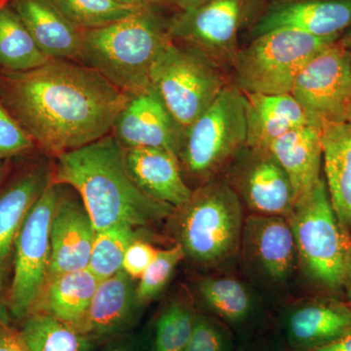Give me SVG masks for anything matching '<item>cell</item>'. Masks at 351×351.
<instances>
[{
	"label": "cell",
	"instance_id": "1",
	"mask_svg": "<svg viewBox=\"0 0 351 351\" xmlns=\"http://www.w3.org/2000/svg\"><path fill=\"white\" fill-rule=\"evenodd\" d=\"M129 99L77 62L52 60L29 71L0 69V101L50 158L112 134Z\"/></svg>",
	"mask_w": 351,
	"mask_h": 351
},
{
	"label": "cell",
	"instance_id": "2",
	"mask_svg": "<svg viewBox=\"0 0 351 351\" xmlns=\"http://www.w3.org/2000/svg\"><path fill=\"white\" fill-rule=\"evenodd\" d=\"M52 182L75 189L96 232L117 225L147 228L176 211L138 188L127 169L123 147L112 134L56 157Z\"/></svg>",
	"mask_w": 351,
	"mask_h": 351
},
{
	"label": "cell",
	"instance_id": "3",
	"mask_svg": "<svg viewBox=\"0 0 351 351\" xmlns=\"http://www.w3.org/2000/svg\"><path fill=\"white\" fill-rule=\"evenodd\" d=\"M172 40L168 25L145 5L125 19L83 32L78 63L130 95L151 86V69Z\"/></svg>",
	"mask_w": 351,
	"mask_h": 351
},
{
	"label": "cell",
	"instance_id": "4",
	"mask_svg": "<svg viewBox=\"0 0 351 351\" xmlns=\"http://www.w3.org/2000/svg\"><path fill=\"white\" fill-rule=\"evenodd\" d=\"M173 217L184 258L198 267L219 269L241 250L242 201L226 180L216 178L196 188Z\"/></svg>",
	"mask_w": 351,
	"mask_h": 351
},
{
	"label": "cell",
	"instance_id": "5",
	"mask_svg": "<svg viewBox=\"0 0 351 351\" xmlns=\"http://www.w3.org/2000/svg\"><path fill=\"white\" fill-rule=\"evenodd\" d=\"M287 219L304 276L329 292L343 289L351 237L335 213L324 176L311 191L295 200Z\"/></svg>",
	"mask_w": 351,
	"mask_h": 351
},
{
	"label": "cell",
	"instance_id": "6",
	"mask_svg": "<svg viewBox=\"0 0 351 351\" xmlns=\"http://www.w3.org/2000/svg\"><path fill=\"white\" fill-rule=\"evenodd\" d=\"M247 106L244 92L228 83L212 105L184 131L178 154L184 180L189 178L198 188L216 179L246 147Z\"/></svg>",
	"mask_w": 351,
	"mask_h": 351
},
{
	"label": "cell",
	"instance_id": "7",
	"mask_svg": "<svg viewBox=\"0 0 351 351\" xmlns=\"http://www.w3.org/2000/svg\"><path fill=\"white\" fill-rule=\"evenodd\" d=\"M339 39L292 29L265 32L237 53L235 85L245 94H290L302 69Z\"/></svg>",
	"mask_w": 351,
	"mask_h": 351
},
{
	"label": "cell",
	"instance_id": "8",
	"mask_svg": "<svg viewBox=\"0 0 351 351\" xmlns=\"http://www.w3.org/2000/svg\"><path fill=\"white\" fill-rule=\"evenodd\" d=\"M149 78L173 119L184 131L228 84L223 68L173 40L157 57Z\"/></svg>",
	"mask_w": 351,
	"mask_h": 351
},
{
	"label": "cell",
	"instance_id": "9",
	"mask_svg": "<svg viewBox=\"0 0 351 351\" xmlns=\"http://www.w3.org/2000/svg\"><path fill=\"white\" fill-rule=\"evenodd\" d=\"M57 197V184L51 181L25 217L16 240L12 280L5 295L7 313L16 326L32 313L47 282Z\"/></svg>",
	"mask_w": 351,
	"mask_h": 351
},
{
	"label": "cell",
	"instance_id": "10",
	"mask_svg": "<svg viewBox=\"0 0 351 351\" xmlns=\"http://www.w3.org/2000/svg\"><path fill=\"white\" fill-rule=\"evenodd\" d=\"M290 94L313 125L351 122V55L341 38L302 69Z\"/></svg>",
	"mask_w": 351,
	"mask_h": 351
},
{
	"label": "cell",
	"instance_id": "11",
	"mask_svg": "<svg viewBox=\"0 0 351 351\" xmlns=\"http://www.w3.org/2000/svg\"><path fill=\"white\" fill-rule=\"evenodd\" d=\"M255 0H208L202 5L181 11L168 24L174 43L191 48L221 68L232 66L242 25Z\"/></svg>",
	"mask_w": 351,
	"mask_h": 351
},
{
	"label": "cell",
	"instance_id": "12",
	"mask_svg": "<svg viewBox=\"0 0 351 351\" xmlns=\"http://www.w3.org/2000/svg\"><path fill=\"white\" fill-rule=\"evenodd\" d=\"M230 182L252 214L288 218L295 205L290 178L269 149L245 147L230 164Z\"/></svg>",
	"mask_w": 351,
	"mask_h": 351
},
{
	"label": "cell",
	"instance_id": "13",
	"mask_svg": "<svg viewBox=\"0 0 351 351\" xmlns=\"http://www.w3.org/2000/svg\"><path fill=\"white\" fill-rule=\"evenodd\" d=\"M53 161L32 159L11 173L0 189V295L5 298L13 270L16 240L29 210L52 181Z\"/></svg>",
	"mask_w": 351,
	"mask_h": 351
},
{
	"label": "cell",
	"instance_id": "14",
	"mask_svg": "<svg viewBox=\"0 0 351 351\" xmlns=\"http://www.w3.org/2000/svg\"><path fill=\"white\" fill-rule=\"evenodd\" d=\"M56 184L58 197L51 223V258L46 284L64 274L88 269L97 233L75 189Z\"/></svg>",
	"mask_w": 351,
	"mask_h": 351
},
{
	"label": "cell",
	"instance_id": "15",
	"mask_svg": "<svg viewBox=\"0 0 351 351\" xmlns=\"http://www.w3.org/2000/svg\"><path fill=\"white\" fill-rule=\"evenodd\" d=\"M112 135L124 149L157 147L178 156L184 130L173 119L154 87L132 95L113 123Z\"/></svg>",
	"mask_w": 351,
	"mask_h": 351
},
{
	"label": "cell",
	"instance_id": "16",
	"mask_svg": "<svg viewBox=\"0 0 351 351\" xmlns=\"http://www.w3.org/2000/svg\"><path fill=\"white\" fill-rule=\"evenodd\" d=\"M286 351H311L351 332V307L334 298H313L295 302L279 324Z\"/></svg>",
	"mask_w": 351,
	"mask_h": 351
},
{
	"label": "cell",
	"instance_id": "17",
	"mask_svg": "<svg viewBox=\"0 0 351 351\" xmlns=\"http://www.w3.org/2000/svg\"><path fill=\"white\" fill-rule=\"evenodd\" d=\"M351 27V0H276L252 29L253 38L278 29H292L318 38H341Z\"/></svg>",
	"mask_w": 351,
	"mask_h": 351
},
{
	"label": "cell",
	"instance_id": "18",
	"mask_svg": "<svg viewBox=\"0 0 351 351\" xmlns=\"http://www.w3.org/2000/svg\"><path fill=\"white\" fill-rule=\"evenodd\" d=\"M241 250L267 280L282 283L294 272L297 247L287 218L251 214L244 221Z\"/></svg>",
	"mask_w": 351,
	"mask_h": 351
},
{
	"label": "cell",
	"instance_id": "19",
	"mask_svg": "<svg viewBox=\"0 0 351 351\" xmlns=\"http://www.w3.org/2000/svg\"><path fill=\"white\" fill-rule=\"evenodd\" d=\"M123 270L99 282L83 334L97 341L138 329L143 307L136 298L135 282Z\"/></svg>",
	"mask_w": 351,
	"mask_h": 351
},
{
	"label": "cell",
	"instance_id": "20",
	"mask_svg": "<svg viewBox=\"0 0 351 351\" xmlns=\"http://www.w3.org/2000/svg\"><path fill=\"white\" fill-rule=\"evenodd\" d=\"M124 159L132 179L149 197L176 210L191 199L193 189L184 180L179 158L173 152L132 147L124 149Z\"/></svg>",
	"mask_w": 351,
	"mask_h": 351
},
{
	"label": "cell",
	"instance_id": "21",
	"mask_svg": "<svg viewBox=\"0 0 351 351\" xmlns=\"http://www.w3.org/2000/svg\"><path fill=\"white\" fill-rule=\"evenodd\" d=\"M10 6L46 56L78 63L83 32L71 24L50 0H12Z\"/></svg>",
	"mask_w": 351,
	"mask_h": 351
},
{
	"label": "cell",
	"instance_id": "22",
	"mask_svg": "<svg viewBox=\"0 0 351 351\" xmlns=\"http://www.w3.org/2000/svg\"><path fill=\"white\" fill-rule=\"evenodd\" d=\"M321 135L320 127H300L277 138L267 149L290 178L295 200L311 191L323 177Z\"/></svg>",
	"mask_w": 351,
	"mask_h": 351
},
{
	"label": "cell",
	"instance_id": "23",
	"mask_svg": "<svg viewBox=\"0 0 351 351\" xmlns=\"http://www.w3.org/2000/svg\"><path fill=\"white\" fill-rule=\"evenodd\" d=\"M247 106V147L267 149L288 132L313 125L291 94H245Z\"/></svg>",
	"mask_w": 351,
	"mask_h": 351
},
{
	"label": "cell",
	"instance_id": "24",
	"mask_svg": "<svg viewBox=\"0 0 351 351\" xmlns=\"http://www.w3.org/2000/svg\"><path fill=\"white\" fill-rule=\"evenodd\" d=\"M323 171L335 213L351 237V122L321 127Z\"/></svg>",
	"mask_w": 351,
	"mask_h": 351
},
{
	"label": "cell",
	"instance_id": "25",
	"mask_svg": "<svg viewBox=\"0 0 351 351\" xmlns=\"http://www.w3.org/2000/svg\"><path fill=\"white\" fill-rule=\"evenodd\" d=\"M99 282L88 269L64 274L46 284L32 313L49 314L83 334Z\"/></svg>",
	"mask_w": 351,
	"mask_h": 351
},
{
	"label": "cell",
	"instance_id": "26",
	"mask_svg": "<svg viewBox=\"0 0 351 351\" xmlns=\"http://www.w3.org/2000/svg\"><path fill=\"white\" fill-rule=\"evenodd\" d=\"M197 294L210 315L226 326L239 327L250 318L253 302L243 283L228 276L202 277Z\"/></svg>",
	"mask_w": 351,
	"mask_h": 351
},
{
	"label": "cell",
	"instance_id": "27",
	"mask_svg": "<svg viewBox=\"0 0 351 351\" xmlns=\"http://www.w3.org/2000/svg\"><path fill=\"white\" fill-rule=\"evenodd\" d=\"M29 351H97L99 343L47 313H32L18 325Z\"/></svg>",
	"mask_w": 351,
	"mask_h": 351
},
{
	"label": "cell",
	"instance_id": "28",
	"mask_svg": "<svg viewBox=\"0 0 351 351\" xmlns=\"http://www.w3.org/2000/svg\"><path fill=\"white\" fill-rule=\"evenodd\" d=\"M52 61L39 49L12 7L0 9V69L25 71Z\"/></svg>",
	"mask_w": 351,
	"mask_h": 351
},
{
	"label": "cell",
	"instance_id": "29",
	"mask_svg": "<svg viewBox=\"0 0 351 351\" xmlns=\"http://www.w3.org/2000/svg\"><path fill=\"white\" fill-rule=\"evenodd\" d=\"M197 313L193 302L186 297L166 302L149 328L152 351H184L193 334Z\"/></svg>",
	"mask_w": 351,
	"mask_h": 351
},
{
	"label": "cell",
	"instance_id": "30",
	"mask_svg": "<svg viewBox=\"0 0 351 351\" xmlns=\"http://www.w3.org/2000/svg\"><path fill=\"white\" fill-rule=\"evenodd\" d=\"M138 237V228L128 225L113 226L97 232L88 269L99 281L119 274L127 249Z\"/></svg>",
	"mask_w": 351,
	"mask_h": 351
},
{
	"label": "cell",
	"instance_id": "31",
	"mask_svg": "<svg viewBox=\"0 0 351 351\" xmlns=\"http://www.w3.org/2000/svg\"><path fill=\"white\" fill-rule=\"evenodd\" d=\"M80 31L100 29L138 12L143 7L125 5L115 0H50Z\"/></svg>",
	"mask_w": 351,
	"mask_h": 351
},
{
	"label": "cell",
	"instance_id": "32",
	"mask_svg": "<svg viewBox=\"0 0 351 351\" xmlns=\"http://www.w3.org/2000/svg\"><path fill=\"white\" fill-rule=\"evenodd\" d=\"M184 258V250L179 243L168 249L157 250L156 258L138 279L136 287V298L140 306L144 308L162 293L176 267Z\"/></svg>",
	"mask_w": 351,
	"mask_h": 351
},
{
	"label": "cell",
	"instance_id": "33",
	"mask_svg": "<svg viewBox=\"0 0 351 351\" xmlns=\"http://www.w3.org/2000/svg\"><path fill=\"white\" fill-rule=\"evenodd\" d=\"M184 351H234L232 332L218 318L197 313L193 334Z\"/></svg>",
	"mask_w": 351,
	"mask_h": 351
},
{
	"label": "cell",
	"instance_id": "34",
	"mask_svg": "<svg viewBox=\"0 0 351 351\" xmlns=\"http://www.w3.org/2000/svg\"><path fill=\"white\" fill-rule=\"evenodd\" d=\"M36 147L32 138L0 101V159L31 156Z\"/></svg>",
	"mask_w": 351,
	"mask_h": 351
},
{
	"label": "cell",
	"instance_id": "35",
	"mask_svg": "<svg viewBox=\"0 0 351 351\" xmlns=\"http://www.w3.org/2000/svg\"><path fill=\"white\" fill-rule=\"evenodd\" d=\"M156 254L157 249L149 242L138 237L127 249L122 270L133 280H138L154 260Z\"/></svg>",
	"mask_w": 351,
	"mask_h": 351
},
{
	"label": "cell",
	"instance_id": "36",
	"mask_svg": "<svg viewBox=\"0 0 351 351\" xmlns=\"http://www.w3.org/2000/svg\"><path fill=\"white\" fill-rule=\"evenodd\" d=\"M97 351H152L149 328L125 332L99 341Z\"/></svg>",
	"mask_w": 351,
	"mask_h": 351
},
{
	"label": "cell",
	"instance_id": "37",
	"mask_svg": "<svg viewBox=\"0 0 351 351\" xmlns=\"http://www.w3.org/2000/svg\"><path fill=\"white\" fill-rule=\"evenodd\" d=\"M0 351H29L19 328L14 324L8 314L0 317Z\"/></svg>",
	"mask_w": 351,
	"mask_h": 351
},
{
	"label": "cell",
	"instance_id": "38",
	"mask_svg": "<svg viewBox=\"0 0 351 351\" xmlns=\"http://www.w3.org/2000/svg\"><path fill=\"white\" fill-rule=\"evenodd\" d=\"M311 351H351V332L330 345Z\"/></svg>",
	"mask_w": 351,
	"mask_h": 351
},
{
	"label": "cell",
	"instance_id": "39",
	"mask_svg": "<svg viewBox=\"0 0 351 351\" xmlns=\"http://www.w3.org/2000/svg\"><path fill=\"white\" fill-rule=\"evenodd\" d=\"M13 172L12 160H2L0 159V189L5 184L9 176Z\"/></svg>",
	"mask_w": 351,
	"mask_h": 351
},
{
	"label": "cell",
	"instance_id": "40",
	"mask_svg": "<svg viewBox=\"0 0 351 351\" xmlns=\"http://www.w3.org/2000/svg\"><path fill=\"white\" fill-rule=\"evenodd\" d=\"M170 1L179 7L181 11H188L202 5L208 0H170Z\"/></svg>",
	"mask_w": 351,
	"mask_h": 351
},
{
	"label": "cell",
	"instance_id": "41",
	"mask_svg": "<svg viewBox=\"0 0 351 351\" xmlns=\"http://www.w3.org/2000/svg\"><path fill=\"white\" fill-rule=\"evenodd\" d=\"M346 294V300L348 304L351 307V247L350 253V260H348V269H346V276L345 280V285H343Z\"/></svg>",
	"mask_w": 351,
	"mask_h": 351
},
{
	"label": "cell",
	"instance_id": "42",
	"mask_svg": "<svg viewBox=\"0 0 351 351\" xmlns=\"http://www.w3.org/2000/svg\"><path fill=\"white\" fill-rule=\"evenodd\" d=\"M115 1L119 2L121 4H125V5L135 6V7H143L145 5H149L145 0H115Z\"/></svg>",
	"mask_w": 351,
	"mask_h": 351
},
{
	"label": "cell",
	"instance_id": "43",
	"mask_svg": "<svg viewBox=\"0 0 351 351\" xmlns=\"http://www.w3.org/2000/svg\"><path fill=\"white\" fill-rule=\"evenodd\" d=\"M341 43H343V45L346 46V49L348 50V52L350 53L351 55V32H348V34L343 38H341Z\"/></svg>",
	"mask_w": 351,
	"mask_h": 351
},
{
	"label": "cell",
	"instance_id": "44",
	"mask_svg": "<svg viewBox=\"0 0 351 351\" xmlns=\"http://www.w3.org/2000/svg\"><path fill=\"white\" fill-rule=\"evenodd\" d=\"M8 314L7 313L6 306H5V298L3 295H0V317L3 315H6Z\"/></svg>",
	"mask_w": 351,
	"mask_h": 351
},
{
	"label": "cell",
	"instance_id": "45",
	"mask_svg": "<svg viewBox=\"0 0 351 351\" xmlns=\"http://www.w3.org/2000/svg\"><path fill=\"white\" fill-rule=\"evenodd\" d=\"M145 1H147V4H149V5H151V4L156 5V4H163L166 3V2H171L170 0H145Z\"/></svg>",
	"mask_w": 351,
	"mask_h": 351
},
{
	"label": "cell",
	"instance_id": "46",
	"mask_svg": "<svg viewBox=\"0 0 351 351\" xmlns=\"http://www.w3.org/2000/svg\"><path fill=\"white\" fill-rule=\"evenodd\" d=\"M9 0H0V9L2 8V7L5 6L7 4V2H8Z\"/></svg>",
	"mask_w": 351,
	"mask_h": 351
},
{
	"label": "cell",
	"instance_id": "47",
	"mask_svg": "<svg viewBox=\"0 0 351 351\" xmlns=\"http://www.w3.org/2000/svg\"><path fill=\"white\" fill-rule=\"evenodd\" d=\"M256 351H267V350H256Z\"/></svg>",
	"mask_w": 351,
	"mask_h": 351
}]
</instances>
